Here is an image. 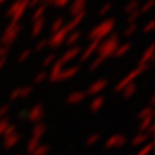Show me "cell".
Listing matches in <instances>:
<instances>
[{
	"label": "cell",
	"mask_w": 155,
	"mask_h": 155,
	"mask_svg": "<svg viewBox=\"0 0 155 155\" xmlns=\"http://www.w3.org/2000/svg\"><path fill=\"white\" fill-rule=\"evenodd\" d=\"M154 28V19H149V22L143 26V32H150Z\"/></svg>",
	"instance_id": "cell-19"
},
{
	"label": "cell",
	"mask_w": 155,
	"mask_h": 155,
	"mask_svg": "<svg viewBox=\"0 0 155 155\" xmlns=\"http://www.w3.org/2000/svg\"><path fill=\"white\" fill-rule=\"evenodd\" d=\"M45 26V18H39L36 21H34L32 23V28H31V35L32 36H38L39 34L43 31V28Z\"/></svg>",
	"instance_id": "cell-8"
},
{
	"label": "cell",
	"mask_w": 155,
	"mask_h": 155,
	"mask_svg": "<svg viewBox=\"0 0 155 155\" xmlns=\"http://www.w3.org/2000/svg\"><path fill=\"white\" fill-rule=\"evenodd\" d=\"M53 0H43V3H45V4H52Z\"/></svg>",
	"instance_id": "cell-22"
},
{
	"label": "cell",
	"mask_w": 155,
	"mask_h": 155,
	"mask_svg": "<svg viewBox=\"0 0 155 155\" xmlns=\"http://www.w3.org/2000/svg\"><path fill=\"white\" fill-rule=\"evenodd\" d=\"M64 27H65V18H64V17H57L54 21H53V23H52L51 31H52L53 34H56L57 31L62 30Z\"/></svg>",
	"instance_id": "cell-10"
},
{
	"label": "cell",
	"mask_w": 155,
	"mask_h": 155,
	"mask_svg": "<svg viewBox=\"0 0 155 155\" xmlns=\"http://www.w3.org/2000/svg\"><path fill=\"white\" fill-rule=\"evenodd\" d=\"M45 44H47V40H41V41L38 44V49H40V48H43Z\"/></svg>",
	"instance_id": "cell-21"
},
{
	"label": "cell",
	"mask_w": 155,
	"mask_h": 155,
	"mask_svg": "<svg viewBox=\"0 0 155 155\" xmlns=\"http://www.w3.org/2000/svg\"><path fill=\"white\" fill-rule=\"evenodd\" d=\"M19 31H21V25L17 23V22H11V25L5 28V31H4V34H3V38H2L3 43L9 44V43L14 41V39L17 38Z\"/></svg>",
	"instance_id": "cell-3"
},
{
	"label": "cell",
	"mask_w": 155,
	"mask_h": 155,
	"mask_svg": "<svg viewBox=\"0 0 155 155\" xmlns=\"http://www.w3.org/2000/svg\"><path fill=\"white\" fill-rule=\"evenodd\" d=\"M118 40H119L118 35H114V36H111L110 39H107V40H106L100 48L101 54L107 56V54H110L111 52H114L116 49V47H118Z\"/></svg>",
	"instance_id": "cell-4"
},
{
	"label": "cell",
	"mask_w": 155,
	"mask_h": 155,
	"mask_svg": "<svg viewBox=\"0 0 155 155\" xmlns=\"http://www.w3.org/2000/svg\"><path fill=\"white\" fill-rule=\"evenodd\" d=\"M28 0H14L11 4V7L7 11V17L11 18L12 22H17L21 21V18L23 17L26 9L28 8Z\"/></svg>",
	"instance_id": "cell-2"
},
{
	"label": "cell",
	"mask_w": 155,
	"mask_h": 155,
	"mask_svg": "<svg viewBox=\"0 0 155 155\" xmlns=\"http://www.w3.org/2000/svg\"><path fill=\"white\" fill-rule=\"evenodd\" d=\"M80 35H81L80 31L74 30V31H72L71 35H70L69 38H67V43H69V44H74V43H76V41L80 39Z\"/></svg>",
	"instance_id": "cell-15"
},
{
	"label": "cell",
	"mask_w": 155,
	"mask_h": 155,
	"mask_svg": "<svg viewBox=\"0 0 155 155\" xmlns=\"http://www.w3.org/2000/svg\"><path fill=\"white\" fill-rule=\"evenodd\" d=\"M7 2H8V0H0V7H2L4 3H7Z\"/></svg>",
	"instance_id": "cell-24"
},
{
	"label": "cell",
	"mask_w": 155,
	"mask_h": 155,
	"mask_svg": "<svg viewBox=\"0 0 155 155\" xmlns=\"http://www.w3.org/2000/svg\"><path fill=\"white\" fill-rule=\"evenodd\" d=\"M141 17V12L138 11H134L133 13H130V14H128V17H127V22L128 23H134L136 21H138V18Z\"/></svg>",
	"instance_id": "cell-14"
},
{
	"label": "cell",
	"mask_w": 155,
	"mask_h": 155,
	"mask_svg": "<svg viewBox=\"0 0 155 155\" xmlns=\"http://www.w3.org/2000/svg\"><path fill=\"white\" fill-rule=\"evenodd\" d=\"M111 9H113V3H110V2H107V3H105L102 7L100 8V11H98V16H101V17H104V16H106Z\"/></svg>",
	"instance_id": "cell-12"
},
{
	"label": "cell",
	"mask_w": 155,
	"mask_h": 155,
	"mask_svg": "<svg viewBox=\"0 0 155 155\" xmlns=\"http://www.w3.org/2000/svg\"><path fill=\"white\" fill-rule=\"evenodd\" d=\"M47 11V4H41V5H39L35 8V11L32 12L31 14V19L32 21H36L39 18H43L44 17V13Z\"/></svg>",
	"instance_id": "cell-9"
},
{
	"label": "cell",
	"mask_w": 155,
	"mask_h": 155,
	"mask_svg": "<svg viewBox=\"0 0 155 155\" xmlns=\"http://www.w3.org/2000/svg\"><path fill=\"white\" fill-rule=\"evenodd\" d=\"M67 32L66 30H65V27L62 28V30H60V31H57L56 34H53V36H52V39H51V41H49V44L52 45V47H58L60 44H62V41L66 39V36H67Z\"/></svg>",
	"instance_id": "cell-7"
},
{
	"label": "cell",
	"mask_w": 155,
	"mask_h": 155,
	"mask_svg": "<svg viewBox=\"0 0 155 155\" xmlns=\"http://www.w3.org/2000/svg\"><path fill=\"white\" fill-rule=\"evenodd\" d=\"M43 4V0H28V8H34L35 9L36 7H39V5H41Z\"/></svg>",
	"instance_id": "cell-18"
},
{
	"label": "cell",
	"mask_w": 155,
	"mask_h": 155,
	"mask_svg": "<svg viewBox=\"0 0 155 155\" xmlns=\"http://www.w3.org/2000/svg\"><path fill=\"white\" fill-rule=\"evenodd\" d=\"M85 14H87V12L84 11V12H81V13H79V14H76V16H72V18L69 21V23L65 26V30L67 31V32H70V31H74L75 28H76V26L79 25V23L83 21L84 19V17H85Z\"/></svg>",
	"instance_id": "cell-6"
},
{
	"label": "cell",
	"mask_w": 155,
	"mask_h": 155,
	"mask_svg": "<svg viewBox=\"0 0 155 155\" xmlns=\"http://www.w3.org/2000/svg\"><path fill=\"white\" fill-rule=\"evenodd\" d=\"M71 2H72V0H53L52 4L54 7H57V8H65V7L69 5Z\"/></svg>",
	"instance_id": "cell-16"
},
{
	"label": "cell",
	"mask_w": 155,
	"mask_h": 155,
	"mask_svg": "<svg viewBox=\"0 0 155 155\" xmlns=\"http://www.w3.org/2000/svg\"><path fill=\"white\" fill-rule=\"evenodd\" d=\"M138 8H140V0H129V2L125 4V7H124V13L130 14V13H133L134 11H137Z\"/></svg>",
	"instance_id": "cell-11"
},
{
	"label": "cell",
	"mask_w": 155,
	"mask_h": 155,
	"mask_svg": "<svg viewBox=\"0 0 155 155\" xmlns=\"http://www.w3.org/2000/svg\"><path fill=\"white\" fill-rule=\"evenodd\" d=\"M115 23H116L115 18L105 19L104 22H101L100 25H97L93 30L89 32V35H88L89 39H91V40H93V41H100V39H102L106 35H109V34L114 30Z\"/></svg>",
	"instance_id": "cell-1"
},
{
	"label": "cell",
	"mask_w": 155,
	"mask_h": 155,
	"mask_svg": "<svg viewBox=\"0 0 155 155\" xmlns=\"http://www.w3.org/2000/svg\"><path fill=\"white\" fill-rule=\"evenodd\" d=\"M5 48H0V54H3V53H5Z\"/></svg>",
	"instance_id": "cell-23"
},
{
	"label": "cell",
	"mask_w": 155,
	"mask_h": 155,
	"mask_svg": "<svg viewBox=\"0 0 155 155\" xmlns=\"http://www.w3.org/2000/svg\"><path fill=\"white\" fill-rule=\"evenodd\" d=\"M153 5H154V0H146V2H145V4L138 9V11L141 12V14H143V13H149L150 11H151Z\"/></svg>",
	"instance_id": "cell-13"
},
{
	"label": "cell",
	"mask_w": 155,
	"mask_h": 155,
	"mask_svg": "<svg viewBox=\"0 0 155 155\" xmlns=\"http://www.w3.org/2000/svg\"><path fill=\"white\" fill-rule=\"evenodd\" d=\"M136 30H137V25H136V23H129L128 27L125 28V31H124V35H125V36L133 35V34L136 32Z\"/></svg>",
	"instance_id": "cell-17"
},
{
	"label": "cell",
	"mask_w": 155,
	"mask_h": 155,
	"mask_svg": "<svg viewBox=\"0 0 155 155\" xmlns=\"http://www.w3.org/2000/svg\"><path fill=\"white\" fill-rule=\"evenodd\" d=\"M129 44H124L123 47H120V48H118V53H116V54H123V53H125V52H127L128 49H129Z\"/></svg>",
	"instance_id": "cell-20"
},
{
	"label": "cell",
	"mask_w": 155,
	"mask_h": 155,
	"mask_svg": "<svg viewBox=\"0 0 155 155\" xmlns=\"http://www.w3.org/2000/svg\"><path fill=\"white\" fill-rule=\"evenodd\" d=\"M87 3H88V0H72L70 3V8H69L70 14L71 16H76V14L84 12Z\"/></svg>",
	"instance_id": "cell-5"
}]
</instances>
